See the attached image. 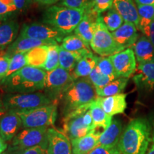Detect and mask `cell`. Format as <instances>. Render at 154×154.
Returning <instances> with one entry per match:
<instances>
[{
	"label": "cell",
	"mask_w": 154,
	"mask_h": 154,
	"mask_svg": "<svg viewBox=\"0 0 154 154\" xmlns=\"http://www.w3.org/2000/svg\"><path fill=\"white\" fill-rule=\"evenodd\" d=\"M22 126V121L18 113L5 111L0 119V136L4 141L12 140Z\"/></svg>",
	"instance_id": "9a60e30c"
},
{
	"label": "cell",
	"mask_w": 154,
	"mask_h": 154,
	"mask_svg": "<svg viewBox=\"0 0 154 154\" xmlns=\"http://www.w3.org/2000/svg\"><path fill=\"white\" fill-rule=\"evenodd\" d=\"M146 154H154V130H153V135H152L151 147H150V149L148 150Z\"/></svg>",
	"instance_id": "c3c4849f"
},
{
	"label": "cell",
	"mask_w": 154,
	"mask_h": 154,
	"mask_svg": "<svg viewBox=\"0 0 154 154\" xmlns=\"http://www.w3.org/2000/svg\"><path fill=\"white\" fill-rule=\"evenodd\" d=\"M18 11L25 10L29 7L32 0H13Z\"/></svg>",
	"instance_id": "ee69618b"
},
{
	"label": "cell",
	"mask_w": 154,
	"mask_h": 154,
	"mask_svg": "<svg viewBox=\"0 0 154 154\" xmlns=\"http://www.w3.org/2000/svg\"><path fill=\"white\" fill-rule=\"evenodd\" d=\"M18 9L13 0H0V23L11 19Z\"/></svg>",
	"instance_id": "e575fe53"
},
{
	"label": "cell",
	"mask_w": 154,
	"mask_h": 154,
	"mask_svg": "<svg viewBox=\"0 0 154 154\" xmlns=\"http://www.w3.org/2000/svg\"><path fill=\"white\" fill-rule=\"evenodd\" d=\"M128 82L127 78H118L112 81L101 89L96 90L99 97H108L122 94Z\"/></svg>",
	"instance_id": "f1b7e54d"
},
{
	"label": "cell",
	"mask_w": 154,
	"mask_h": 154,
	"mask_svg": "<svg viewBox=\"0 0 154 154\" xmlns=\"http://www.w3.org/2000/svg\"><path fill=\"white\" fill-rule=\"evenodd\" d=\"M90 47L100 57H111L124 50L116 43L112 34L99 19Z\"/></svg>",
	"instance_id": "9c48e42d"
},
{
	"label": "cell",
	"mask_w": 154,
	"mask_h": 154,
	"mask_svg": "<svg viewBox=\"0 0 154 154\" xmlns=\"http://www.w3.org/2000/svg\"><path fill=\"white\" fill-rule=\"evenodd\" d=\"M151 126L146 119H135L125 128L118 143L121 154H146L151 142Z\"/></svg>",
	"instance_id": "7a4b0ae2"
},
{
	"label": "cell",
	"mask_w": 154,
	"mask_h": 154,
	"mask_svg": "<svg viewBox=\"0 0 154 154\" xmlns=\"http://www.w3.org/2000/svg\"><path fill=\"white\" fill-rule=\"evenodd\" d=\"M61 47L66 51L74 54L79 60L85 55L91 52L89 46L75 34L67 35L61 42Z\"/></svg>",
	"instance_id": "d4e9b609"
},
{
	"label": "cell",
	"mask_w": 154,
	"mask_h": 154,
	"mask_svg": "<svg viewBox=\"0 0 154 154\" xmlns=\"http://www.w3.org/2000/svg\"><path fill=\"white\" fill-rule=\"evenodd\" d=\"M110 57L118 78L128 79L136 70V58L131 48L126 49Z\"/></svg>",
	"instance_id": "7c38bea8"
},
{
	"label": "cell",
	"mask_w": 154,
	"mask_h": 154,
	"mask_svg": "<svg viewBox=\"0 0 154 154\" xmlns=\"http://www.w3.org/2000/svg\"><path fill=\"white\" fill-rule=\"evenodd\" d=\"M98 97L96 88L88 77L80 78L75 81L61 96L62 113L68 114L82 106L89 104Z\"/></svg>",
	"instance_id": "277c9868"
},
{
	"label": "cell",
	"mask_w": 154,
	"mask_h": 154,
	"mask_svg": "<svg viewBox=\"0 0 154 154\" xmlns=\"http://www.w3.org/2000/svg\"><path fill=\"white\" fill-rule=\"evenodd\" d=\"M140 32L143 34L144 36H146L149 38L151 44L154 46V21L151 22L147 27L144 28Z\"/></svg>",
	"instance_id": "7bdbcfd3"
},
{
	"label": "cell",
	"mask_w": 154,
	"mask_h": 154,
	"mask_svg": "<svg viewBox=\"0 0 154 154\" xmlns=\"http://www.w3.org/2000/svg\"><path fill=\"white\" fill-rule=\"evenodd\" d=\"M36 2L44 6H52L60 0H35Z\"/></svg>",
	"instance_id": "f6af8a7d"
},
{
	"label": "cell",
	"mask_w": 154,
	"mask_h": 154,
	"mask_svg": "<svg viewBox=\"0 0 154 154\" xmlns=\"http://www.w3.org/2000/svg\"><path fill=\"white\" fill-rule=\"evenodd\" d=\"M59 49L60 46L59 44L48 47L47 59L44 67L46 72H51L59 67Z\"/></svg>",
	"instance_id": "d6a6232c"
},
{
	"label": "cell",
	"mask_w": 154,
	"mask_h": 154,
	"mask_svg": "<svg viewBox=\"0 0 154 154\" xmlns=\"http://www.w3.org/2000/svg\"><path fill=\"white\" fill-rule=\"evenodd\" d=\"M100 14H99L91 6L88 5L84 11V14L82 21L74 32L75 35L82 38L88 46H90L93 38Z\"/></svg>",
	"instance_id": "4fadbf2b"
},
{
	"label": "cell",
	"mask_w": 154,
	"mask_h": 154,
	"mask_svg": "<svg viewBox=\"0 0 154 154\" xmlns=\"http://www.w3.org/2000/svg\"><path fill=\"white\" fill-rule=\"evenodd\" d=\"M90 105L82 106L63 116V132L72 140L84 137L95 129L90 113Z\"/></svg>",
	"instance_id": "5b68a950"
},
{
	"label": "cell",
	"mask_w": 154,
	"mask_h": 154,
	"mask_svg": "<svg viewBox=\"0 0 154 154\" xmlns=\"http://www.w3.org/2000/svg\"><path fill=\"white\" fill-rule=\"evenodd\" d=\"M72 74L61 67L47 72L44 93L51 101L59 103L61 96L74 84Z\"/></svg>",
	"instance_id": "52a82bcc"
},
{
	"label": "cell",
	"mask_w": 154,
	"mask_h": 154,
	"mask_svg": "<svg viewBox=\"0 0 154 154\" xmlns=\"http://www.w3.org/2000/svg\"><path fill=\"white\" fill-rule=\"evenodd\" d=\"M133 50L138 64L154 62V46L146 36L138 38Z\"/></svg>",
	"instance_id": "cb8c5ba5"
},
{
	"label": "cell",
	"mask_w": 154,
	"mask_h": 154,
	"mask_svg": "<svg viewBox=\"0 0 154 154\" xmlns=\"http://www.w3.org/2000/svg\"><path fill=\"white\" fill-rule=\"evenodd\" d=\"M54 44H58L57 42H46L41 41V40L35 39L29 37H24V36H19L13 43L7 47L6 51H5V55L11 58L13 56L19 53L26 54L30 50L34 48L41 47V46H50Z\"/></svg>",
	"instance_id": "2e32d148"
},
{
	"label": "cell",
	"mask_w": 154,
	"mask_h": 154,
	"mask_svg": "<svg viewBox=\"0 0 154 154\" xmlns=\"http://www.w3.org/2000/svg\"><path fill=\"white\" fill-rule=\"evenodd\" d=\"M48 47L49 46L36 47L25 54L27 66L44 69L47 59Z\"/></svg>",
	"instance_id": "83f0119b"
},
{
	"label": "cell",
	"mask_w": 154,
	"mask_h": 154,
	"mask_svg": "<svg viewBox=\"0 0 154 154\" xmlns=\"http://www.w3.org/2000/svg\"><path fill=\"white\" fill-rule=\"evenodd\" d=\"M122 133V123L119 119H113L110 126L101 133L99 145L106 148L116 147Z\"/></svg>",
	"instance_id": "7402d4cb"
},
{
	"label": "cell",
	"mask_w": 154,
	"mask_h": 154,
	"mask_svg": "<svg viewBox=\"0 0 154 154\" xmlns=\"http://www.w3.org/2000/svg\"><path fill=\"white\" fill-rule=\"evenodd\" d=\"M19 36L35 38L41 41L54 42L57 43L62 42L63 38L66 36L56 29L39 23L23 24Z\"/></svg>",
	"instance_id": "8fae6325"
},
{
	"label": "cell",
	"mask_w": 154,
	"mask_h": 154,
	"mask_svg": "<svg viewBox=\"0 0 154 154\" xmlns=\"http://www.w3.org/2000/svg\"><path fill=\"white\" fill-rule=\"evenodd\" d=\"M58 103H53L33 109L18 113L22 121L24 128H49L54 124L58 113Z\"/></svg>",
	"instance_id": "ba28073f"
},
{
	"label": "cell",
	"mask_w": 154,
	"mask_h": 154,
	"mask_svg": "<svg viewBox=\"0 0 154 154\" xmlns=\"http://www.w3.org/2000/svg\"><path fill=\"white\" fill-rule=\"evenodd\" d=\"M91 3V0H61L63 7L76 9H85Z\"/></svg>",
	"instance_id": "f35d334b"
},
{
	"label": "cell",
	"mask_w": 154,
	"mask_h": 154,
	"mask_svg": "<svg viewBox=\"0 0 154 154\" xmlns=\"http://www.w3.org/2000/svg\"><path fill=\"white\" fill-rule=\"evenodd\" d=\"M2 99L5 111H13L17 113L33 110L37 108L56 103L51 101L42 92L30 94H6Z\"/></svg>",
	"instance_id": "8992f818"
},
{
	"label": "cell",
	"mask_w": 154,
	"mask_h": 154,
	"mask_svg": "<svg viewBox=\"0 0 154 154\" xmlns=\"http://www.w3.org/2000/svg\"><path fill=\"white\" fill-rule=\"evenodd\" d=\"M88 77L95 87L96 90L101 89L111 82H112L109 77L102 74L96 66L93 69V71Z\"/></svg>",
	"instance_id": "d590c367"
},
{
	"label": "cell",
	"mask_w": 154,
	"mask_h": 154,
	"mask_svg": "<svg viewBox=\"0 0 154 154\" xmlns=\"http://www.w3.org/2000/svg\"><path fill=\"white\" fill-rule=\"evenodd\" d=\"M90 113L93 119L94 126L95 129H101L103 131L110 126L112 122V117L105 112L100 104L98 97L90 105Z\"/></svg>",
	"instance_id": "4316f807"
},
{
	"label": "cell",
	"mask_w": 154,
	"mask_h": 154,
	"mask_svg": "<svg viewBox=\"0 0 154 154\" xmlns=\"http://www.w3.org/2000/svg\"><path fill=\"white\" fill-rule=\"evenodd\" d=\"M136 5H154V0H134Z\"/></svg>",
	"instance_id": "bcb514c9"
},
{
	"label": "cell",
	"mask_w": 154,
	"mask_h": 154,
	"mask_svg": "<svg viewBox=\"0 0 154 154\" xmlns=\"http://www.w3.org/2000/svg\"><path fill=\"white\" fill-rule=\"evenodd\" d=\"M7 154H48L47 150L41 147H34L29 149H14L9 147Z\"/></svg>",
	"instance_id": "ab89813d"
},
{
	"label": "cell",
	"mask_w": 154,
	"mask_h": 154,
	"mask_svg": "<svg viewBox=\"0 0 154 154\" xmlns=\"http://www.w3.org/2000/svg\"><path fill=\"white\" fill-rule=\"evenodd\" d=\"M7 143H6L5 141H4L2 138L1 136H0V154H2L4 153V151L7 149Z\"/></svg>",
	"instance_id": "7dc6e473"
},
{
	"label": "cell",
	"mask_w": 154,
	"mask_h": 154,
	"mask_svg": "<svg viewBox=\"0 0 154 154\" xmlns=\"http://www.w3.org/2000/svg\"><path fill=\"white\" fill-rule=\"evenodd\" d=\"M100 19L110 32H114L124 23V19L113 7L100 14Z\"/></svg>",
	"instance_id": "f546056e"
},
{
	"label": "cell",
	"mask_w": 154,
	"mask_h": 154,
	"mask_svg": "<svg viewBox=\"0 0 154 154\" xmlns=\"http://www.w3.org/2000/svg\"><path fill=\"white\" fill-rule=\"evenodd\" d=\"M27 66L26 59V55L24 53L17 54L11 58L10 64H9V70L6 77L10 76L14 73L18 72L19 70ZM5 77V78H6Z\"/></svg>",
	"instance_id": "8d00e7d4"
},
{
	"label": "cell",
	"mask_w": 154,
	"mask_h": 154,
	"mask_svg": "<svg viewBox=\"0 0 154 154\" xmlns=\"http://www.w3.org/2000/svg\"><path fill=\"white\" fill-rule=\"evenodd\" d=\"M47 136L48 154H72L71 140L63 131L54 127H49Z\"/></svg>",
	"instance_id": "5bb4252c"
},
{
	"label": "cell",
	"mask_w": 154,
	"mask_h": 154,
	"mask_svg": "<svg viewBox=\"0 0 154 154\" xmlns=\"http://www.w3.org/2000/svg\"><path fill=\"white\" fill-rule=\"evenodd\" d=\"M79 61V59L74 54L66 51L60 46V49H59V67L72 73L76 67Z\"/></svg>",
	"instance_id": "1f68e13d"
},
{
	"label": "cell",
	"mask_w": 154,
	"mask_h": 154,
	"mask_svg": "<svg viewBox=\"0 0 154 154\" xmlns=\"http://www.w3.org/2000/svg\"><path fill=\"white\" fill-rule=\"evenodd\" d=\"M136 86L140 90H154V62L139 63L136 74L133 77Z\"/></svg>",
	"instance_id": "e0dca14e"
},
{
	"label": "cell",
	"mask_w": 154,
	"mask_h": 154,
	"mask_svg": "<svg viewBox=\"0 0 154 154\" xmlns=\"http://www.w3.org/2000/svg\"><path fill=\"white\" fill-rule=\"evenodd\" d=\"M97 56L91 52L82 57L77 63L74 71L71 73L74 79L88 77L97 65Z\"/></svg>",
	"instance_id": "484cf974"
},
{
	"label": "cell",
	"mask_w": 154,
	"mask_h": 154,
	"mask_svg": "<svg viewBox=\"0 0 154 154\" xmlns=\"http://www.w3.org/2000/svg\"><path fill=\"white\" fill-rule=\"evenodd\" d=\"M96 67L99 69L102 74L109 77L111 81H113L118 77L116 74L113 63L111 62L109 57H98L97 65Z\"/></svg>",
	"instance_id": "836d02e7"
},
{
	"label": "cell",
	"mask_w": 154,
	"mask_h": 154,
	"mask_svg": "<svg viewBox=\"0 0 154 154\" xmlns=\"http://www.w3.org/2000/svg\"><path fill=\"white\" fill-rule=\"evenodd\" d=\"M113 0H91L90 6L99 14L105 12L113 6Z\"/></svg>",
	"instance_id": "74e56055"
},
{
	"label": "cell",
	"mask_w": 154,
	"mask_h": 154,
	"mask_svg": "<svg viewBox=\"0 0 154 154\" xmlns=\"http://www.w3.org/2000/svg\"><path fill=\"white\" fill-rule=\"evenodd\" d=\"M99 103L106 113L110 116L124 113L127 107L126 94H120L117 95L99 97Z\"/></svg>",
	"instance_id": "ffe728a7"
},
{
	"label": "cell",
	"mask_w": 154,
	"mask_h": 154,
	"mask_svg": "<svg viewBox=\"0 0 154 154\" xmlns=\"http://www.w3.org/2000/svg\"><path fill=\"white\" fill-rule=\"evenodd\" d=\"M84 11V9H72L62 5H52L44 11L42 22L67 36L74 32L79 24Z\"/></svg>",
	"instance_id": "3957f363"
},
{
	"label": "cell",
	"mask_w": 154,
	"mask_h": 154,
	"mask_svg": "<svg viewBox=\"0 0 154 154\" xmlns=\"http://www.w3.org/2000/svg\"><path fill=\"white\" fill-rule=\"evenodd\" d=\"M48 128H24L11 140L9 147L14 149H29L41 147L47 150L48 147Z\"/></svg>",
	"instance_id": "30bf717a"
},
{
	"label": "cell",
	"mask_w": 154,
	"mask_h": 154,
	"mask_svg": "<svg viewBox=\"0 0 154 154\" xmlns=\"http://www.w3.org/2000/svg\"><path fill=\"white\" fill-rule=\"evenodd\" d=\"M88 154H121L118 146L113 148H106L98 145Z\"/></svg>",
	"instance_id": "b9f144b4"
},
{
	"label": "cell",
	"mask_w": 154,
	"mask_h": 154,
	"mask_svg": "<svg viewBox=\"0 0 154 154\" xmlns=\"http://www.w3.org/2000/svg\"><path fill=\"white\" fill-rule=\"evenodd\" d=\"M19 24L17 20L8 19L0 23V51H4L17 38Z\"/></svg>",
	"instance_id": "603a6c76"
},
{
	"label": "cell",
	"mask_w": 154,
	"mask_h": 154,
	"mask_svg": "<svg viewBox=\"0 0 154 154\" xmlns=\"http://www.w3.org/2000/svg\"><path fill=\"white\" fill-rule=\"evenodd\" d=\"M99 129H94L84 137L71 140L72 154H88L99 145L101 133Z\"/></svg>",
	"instance_id": "d6986e66"
},
{
	"label": "cell",
	"mask_w": 154,
	"mask_h": 154,
	"mask_svg": "<svg viewBox=\"0 0 154 154\" xmlns=\"http://www.w3.org/2000/svg\"><path fill=\"white\" fill-rule=\"evenodd\" d=\"M11 58L5 55V51L0 55V82L7 76L8 72Z\"/></svg>",
	"instance_id": "60d3db41"
},
{
	"label": "cell",
	"mask_w": 154,
	"mask_h": 154,
	"mask_svg": "<svg viewBox=\"0 0 154 154\" xmlns=\"http://www.w3.org/2000/svg\"><path fill=\"white\" fill-rule=\"evenodd\" d=\"M2 154H7V152H6V153H3Z\"/></svg>",
	"instance_id": "f907efd6"
},
{
	"label": "cell",
	"mask_w": 154,
	"mask_h": 154,
	"mask_svg": "<svg viewBox=\"0 0 154 154\" xmlns=\"http://www.w3.org/2000/svg\"><path fill=\"white\" fill-rule=\"evenodd\" d=\"M111 34L116 43L124 49L134 47L138 40L137 27L132 23L124 22Z\"/></svg>",
	"instance_id": "ac0fdd59"
},
{
	"label": "cell",
	"mask_w": 154,
	"mask_h": 154,
	"mask_svg": "<svg viewBox=\"0 0 154 154\" xmlns=\"http://www.w3.org/2000/svg\"><path fill=\"white\" fill-rule=\"evenodd\" d=\"M47 72L42 69L26 66L6 77L0 82L7 94H30L44 90Z\"/></svg>",
	"instance_id": "6da1fadb"
},
{
	"label": "cell",
	"mask_w": 154,
	"mask_h": 154,
	"mask_svg": "<svg viewBox=\"0 0 154 154\" xmlns=\"http://www.w3.org/2000/svg\"><path fill=\"white\" fill-rule=\"evenodd\" d=\"M137 9L140 18L138 29L141 31L154 21V5H137Z\"/></svg>",
	"instance_id": "4dcf8cb0"
},
{
	"label": "cell",
	"mask_w": 154,
	"mask_h": 154,
	"mask_svg": "<svg viewBox=\"0 0 154 154\" xmlns=\"http://www.w3.org/2000/svg\"><path fill=\"white\" fill-rule=\"evenodd\" d=\"M5 113V108H4V106H3L2 99L1 97H0V119H1L2 116Z\"/></svg>",
	"instance_id": "681fc988"
},
{
	"label": "cell",
	"mask_w": 154,
	"mask_h": 154,
	"mask_svg": "<svg viewBox=\"0 0 154 154\" xmlns=\"http://www.w3.org/2000/svg\"><path fill=\"white\" fill-rule=\"evenodd\" d=\"M112 7L122 17L124 22L132 23L138 29L140 18L134 0H113Z\"/></svg>",
	"instance_id": "44dd1931"
}]
</instances>
